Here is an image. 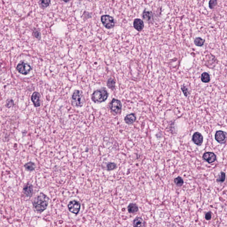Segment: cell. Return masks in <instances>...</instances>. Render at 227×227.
Listing matches in <instances>:
<instances>
[{"instance_id": "obj_1", "label": "cell", "mask_w": 227, "mask_h": 227, "mask_svg": "<svg viewBox=\"0 0 227 227\" xmlns=\"http://www.w3.org/2000/svg\"><path fill=\"white\" fill-rule=\"evenodd\" d=\"M48 203V197L44 194L41 193L35 197L32 204L37 212L41 213L46 209Z\"/></svg>"}, {"instance_id": "obj_2", "label": "cell", "mask_w": 227, "mask_h": 227, "mask_svg": "<svg viewBox=\"0 0 227 227\" xmlns=\"http://www.w3.org/2000/svg\"><path fill=\"white\" fill-rule=\"evenodd\" d=\"M108 97L107 91L105 88H102L95 91L91 95V99L95 103L105 102Z\"/></svg>"}, {"instance_id": "obj_3", "label": "cell", "mask_w": 227, "mask_h": 227, "mask_svg": "<svg viewBox=\"0 0 227 227\" xmlns=\"http://www.w3.org/2000/svg\"><path fill=\"white\" fill-rule=\"evenodd\" d=\"M72 104L76 107H81L84 103V95L80 90H75L72 97Z\"/></svg>"}, {"instance_id": "obj_4", "label": "cell", "mask_w": 227, "mask_h": 227, "mask_svg": "<svg viewBox=\"0 0 227 227\" xmlns=\"http://www.w3.org/2000/svg\"><path fill=\"white\" fill-rule=\"evenodd\" d=\"M110 109L114 114H119L121 113L122 104L120 100L114 98L110 104Z\"/></svg>"}, {"instance_id": "obj_5", "label": "cell", "mask_w": 227, "mask_h": 227, "mask_svg": "<svg viewBox=\"0 0 227 227\" xmlns=\"http://www.w3.org/2000/svg\"><path fill=\"white\" fill-rule=\"evenodd\" d=\"M101 20L103 26L106 29H112L114 27V19L111 16L104 15L101 16Z\"/></svg>"}, {"instance_id": "obj_6", "label": "cell", "mask_w": 227, "mask_h": 227, "mask_svg": "<svg viewBox=\"0 0 227 227\" xmlns=\"http://www.w3.org/2000/svg\"><path fill=\"white\" fill-rule=\"evenodd\" d=\"M16 69L19 73L23 75H26L30 72L31 70L30 65L26 62H21L17 65Z\"/></svg>"}, {"instance_id": "obj_7", "label": "cell", "mask_w": 227, "mask_h": 227, "mask_svg": "<svg viewBox=\"0 0 227 227\" xmlns=\"http://www.w3.org/2000/svg\"><path fill=\"white\" fill-rule=\"evenodd\" d=\"M80 207L81 204L77 200H72L68 204V208L69 211L75 214H77L79 213Z\"/></svg>"}, {"instance_id": "obj_8", "label": "cell", "mask_w": 227, "mask_h": 227, "mask_svg": "<svg viewBox=\"0 0 227 227\" xmlns=\"http://www.w3.org/2000/svg\"><path fill=\"white\" fill-rule=\"evenodd\" d=\"M216 141L221 144L225 142L227 139V133L221 130H218L216 132L215 135Z\"/></svg>"}, {"instance_id": "obj_9", "label": "cell", "mask_w": 227, "mask_h": 227, "mask_svg": "<svg viewBox=\"0 0 227 227\" xmlns=\"http://www.w3.org/2000/svg\"><path fill=\"white\" fill-rule=\"evenodd\" d=\"M203 158L209 164L214 162L216 159V157L215 154L210 152L205 153L203 156Z\"/></svg>"}, {"instance_id": "obj_10", "label": "cell", "mask_w": 227, "mask_h": 227, "mask_svg": "<svg viewBox=\"0 0 227 227\" xmlns=\"http://www.w3.org/2000/svg\"><path fill=\"white\" fill-rule=\"evenodd\" d=\"M192 140L195 144L200 146L203 143V137L200 133L195 132L192 135Z\"/></svg>"}, {"instance_id": "obj_11", "label": "cell", "mask_w": 227, "mask_h": 227, "mask_svg": "<svg viewBox=\"0 0 227 227\" xmlns=\"http://www.w3.org/2000/svg\"><path fill=\"white\" fill-rule=\"evenodd\" d=\"M40 95L38 92H34L32 95L31 96V100L35 107H37L40 106Z\"/></svg>"}, {"instance_id": "obj_12", "label": "cell", "mask_w": 227, "mask_h": 227, "mask_svg": "<svg viewBox=\"0 0 227 227\" xmlns=\"http://www.w3.org/2000/svg\"><path fill=\"white\" fill-rule=\"evenodd\" d=\"M23 193L26 197H31L33 194V187L32 184H27L23 188Z\"/></svg>"}, {"instance_id": "obj_13", "label": "cell", "mask_w": 227, "mask_h": 227, "mask_svg": "<svg viewBox=\"0 0 227 227\" xmlns=\"http://www.w3.org/2000/svg\"><path fill=\"white\" fill-rule=\"evenodd\" d=\"M144 24L143 21L141 19H136L133 21V27L138 31H141L144 28Z\"/></svg>"}, {"instance_id": "obj_14", "label": "cell", "mask_w": 227, "mask_h": 227, "mask_svg": "<svg viewBox=\"0 0 227 227\" xmlns=\"http://www.w3.org/2000/svg\"><path fill=\"white\" fill-rule=\"evenodd\" d=\"M136 120V116L134 114L131 113L125 116L124 121L128 125H131L135 122Z\"/></svg>"}, {"instance_id": "obj_15", "label": "cell", "mask_w": 227, "mask_h": 227, "mask_svg": "<svg viewBox=\"0 0 227 227\" xmlns=\"http://www.w3.org/2000/svg\"><path fill=\"white\" fill-rule=\"evenodd\" d=\"M144 225V221L140 217H137L133 221L134 227H143Z\"/></svg>"}, {"instance_id": "obj_16", "label": "cell", "mask_w": 227, "mask_h": 227, "mask_svg": "<svg viewBox=\"0 0 227 227\" xmlns=\"http://www.w3.org/2000/svg\"><path fill=\"white\" fill-rule=\"evenodd\" d=\"M24 167L27 171L32 172L35 170L36 165L34 162H28L27 163H26L24 165Z\"/></svg>"}, {"instance_id": "obj_17", "label": "cell", "mask_w": 227, "mask_h": 227, "mask_svg": "<svg viewBox=\"0 0 227 227\" xmlns=\"http://www.w3.org/2000/svg\"><path fill=\"white\" fill-rule=\"evenodd\" d=\"M128 211L131 213H136L138 211V207L135 204H130L128 206Z\"/></svg>"}, {"instance_id": "obj_18", "label": "cell", "mask_w": 227, "mask_h": 227, "mask_svg": "<svg viewBox=\"0 0 227 227\" xmlns=\"http://www.w3.org/2000/svg\"><path fill=\"white\" fill-rule=\"evenodd\" d=\"M201 80L204 83H208L210 80L209 75L207 72L202 73L201 76Z\"/></svg>"}, {"instance_id": "obj_19", "label": "cell", "mask_w": 227, "mask_h": 227, "mask_svg": "<svg viewBox=\"0 0 227 227\" xmlns=\"http://www.w3.org/2000/svg\"><path fill=\"white\" fill-rule=\"evenodd\" d=\"M205 40L200 37H197L194 40V43L197 46L201 47L205 43Z\"/></svg>"}, {"instance_id": "obj_20", "label": "cell", "mask_w": 227, "mask_h": 227, "mask_svg": "<svg viewBox=\"0 0 227 227\" xmlns=\"http://www.w3.org/2000/svg\"><path fill=\"white\" fill-rule=\"evenodd\" d=\"M142 17L143 19L146 21H149L152 18V14L151 12L149 11H144L143 12Z\"/></svg>"}, {"instance_id": "obj_21", "label": "cell", "mask_w": 227, "mask_h": 227, "mask_svg": "<svg viewBox=\"0 0 227 227\" xmlns=\"http://www.w3.org/2000/svg\"><path fill=\"white\" fill-rule=\"evenodd\" d=\"M174 183L176 186H181L184 184V181L182 178L180 176H178V178H175L174 180Z\"/></svg>"}, {"instance_id": "obj_22", "label": "cell", "mask_w": 227, "mask_h": 227, "mask_svg": "<svg viewBox=\"0 0 227 227\" xmlns=\"http://www.w3.org/2000/svg\"><path fill=\"white\" fill-rule=\"evenodd\" d=\"M116 168H117V165L116 164L113 162H109L106 165L107 170L108 171L114 170Z\"/></svg>"}, {"instance_id": "obj_23", "label": "cell", "mask_w": 227, "mask_h": 227, "mask_svg": "<svg viewBox=\"0 0 227 227\" xmlns=\"http://www.w3.org/2000/svg\"><path fill=\"white\" fill-rule=\"evenodd\" d=\"M107 85L110 89H114L115 87V81L114 80L111 78L109 79L107 82Z\"/></svg>"}, {"instance_id": "obj_24", "label": "cell", "mask_w": 227, "mask_h": 227, "mask_svg": "<svg viewBox=\"0 0 227 227\" xmlns=\"http://www.w3.org/2000/svg\"><path fill=\"white\" fill-rule=\"evenodd\" d=\"M225 174L223 172H221L218 178L216 180V181L218 182H223L225 181Z\"/></svg>"}, {"instance_id": "obj_25", "label": "cell", "mask_w": 227, "mask_h": 227, "mask_svg": "<svg viewBox=\"0 0 227 227\" xmlns=\"http://www.w3.org/2000/svg\"><path fill=\"white\" fill-rule=\"evenodd\" d=\"M50 2H51V1H42L40 2V5L42 8L45 9V8H47V7L49 6Z\"/></svg>"}, {"instance_id": "obj_26", "label": "cell", "mask_w": 227, "mask_h": 227, "mask_svg": "<svg viewBox=\"0 0 227 227\" xmlns=\"http://www.w3.org/2000/svg\"><path fill=\"white\" fill-rule=\"evenodd\" d=\"M217 3V1H210L209 2V6L210 9H213L214 8V7L216 5Z\"/></svg>"}, {"instance_id": "obj_27", "label": "cell", "mask_w": 227, "mask_h": 227, "mask_svg": "<svg viewBox=\"0 0 227 227\" xmlns=\"http://www.w3.org/2000/svg\"><path fill=\"white\" fill-rule=\"evenodd\" d=\"M212 218V214L211 212H208V213H206V214L205 215V219L207 220V221H208V220H210Z\"/></svg>"}, {"instance_id": "obj_28", "label": "cell", "mask_w": 227, "mask_h": 227, "mask_svg": "<svg viewBox=\"0 0 227 227\" xmlns=\"http://www.w3.org/2000/svg\"><path fill=\"white\" fill-rule=\"evenodd\" d=\"M181 89H182V90L183 92L184 93V95H185L186 96H187L188 94H189V92H188V89H187V88H186V87H184H184H182Z\"/></svg>"}, {"instance_id": "obj_29", "label": "cell", "mask_w": 227, "mask_h": 227, "mask_svg": "<svg viewBox=\"0 0 227 227\" xmlns=\"http://www.w3.org/2000/svg\"><path fill=\"white\" fill-rule=\"evenodd\" d=\"M34 35L36 38L40 39V32L39 31L36 30L34 32Z\"/></svg>"}, {"instance_id": "obj_30", "label": "cell", "mask_w": 227, "mask_h": 227, "mask_svg": "<svg viewBox=\"0 0 227 227\" xmlns=\"http://www.w3.org/2000/svg\"><path fill=\"white\" fill-rule=\"evenodd\" d=\"M13 103V100H11V99L7 100L6 106H7L8 107H11V106L10 105V103Z\"/></svg>"}]
</instances>
